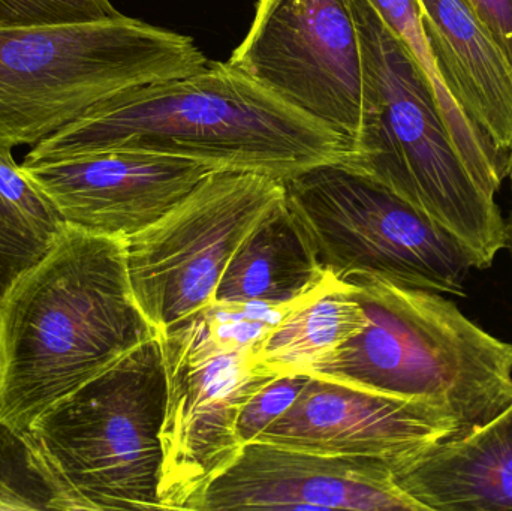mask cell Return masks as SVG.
Instances as JSON below:
<instances>
[{"instance_id":"1","label":"cell","mask_w":512,"mask_h":511,"mask_svg":"<svg viewBox=\"0 0 512 511\" xmlns=\"http://www.w3.org/2000/svg\"><path fill=\"white\" fill-rule=\"evenodd\" d=\"M105 152L174 156L283 182L345 161L349 150L339 135L230 62H209L96 105L35 144L23 164Z\"/></svg>"},{"instance_id":"2","label":"cell","mask_w":512,"mask_h":511,"mask_svg":"<svg viewBox=\"0 0 512 511\" xmlns=\"http://www.w3.org/2000/svg\"><path fill=\"white\" fill-rule=\"evenodd\" d=\"M156 336L132 294L125 240L66 227L0 305V420L30 431Z\"/></svg>"},{"instance_id":"3","label":"cell","mask_w":512,"mask_h":511,"mask_svg":"<svg viewBox=\"0 0 512 511\" xmlns=\"http://www.w3.org/2000/svg\"><path fill=\"white\" fill-rule=\"evenodd\" d=\"M360 35L363 99L360 131L346 164L453 234L478 270L505 249L496 197L460 158L435 96L408 48L369 0H351Z\"/></svg>"},{"instance_id":"4","label":"cell","mask_w":512,"mask_h":511,"mask_svg":"<svg viewBox=\"0 0 512 511\" xmlns=\"http://www.w3.org/2000/svg\"><path fill=\"white\" fill-rule=\"evenodd\" d=\"M367 324L307 374L447 411L457 435L512 402V344L466 317L445 294L373 276L345 278Z\"/></svg>"},{"instance_id":"5","label":"cell","mask_w":512,"mask_h":511,"mask_svg":"<svg viewBox=\"0 0 512 511\" xmlns=\"http://www.w3.org/2000/svg\"><path fill=\"white\" fill-rule=\"evenodd\" d=\"M207 63L191 36L123 14L0 27V144L35 146L120 93Z\"/></svg>"},{"instance_id":"6","label":"cell","mask_w":512,"mask_h":511,"mask_svg":"<svg viewBox=\"0 0 512 511\" xmlns=\"http://www.w3.org/2000/svg\"><path fill=\"white\" fill-rule=\"evenodd\" d=\"M165 405L156 336L48 408L29 432L81 510H162Z\"/></svg>"},{"instance_id":"7","label":"cell","mask_w":512,"mask_h":511,"mask_svg":"<svg viewBox=\"0 0 512 511\" xmlns=\"http://www.w3.org/2000/svg\"><path fill=\"white\" fill-rule=\"evenodd\" d=\"M286 204L327 272L463 297L468 249L429 216L345 161L283 180Z\"/></svg>"},{"instance_id":"8","label":"cell","mask_w":512,"mask_h":511,"mask_svg":"<svg viewBox=\"0 0 512 511\" xmlns=\"http://www.w3.org/2000/svg\"><path fill=\"white\" fill-rule=\"evenodd\" d=\"M283 198L282 180L215 170L164 218L125 240L132 294L156 332L215 300L234 252Z\"/></svg>"},{"instance_id":"9","label":"cell","mask_w":512,"mask_h":511,"mask_svg":"<svg viewBox=\"0 0 512 511\" xmlns=\"http://www.w3.org/2000/svg\"><path fill=\"white\" fill-rule=\"evenodd\" d=\"M228 62L339 135L351 152L363 99L351 0H259L251 29Z\"/></svg>"},{"instance_id":"10","label":"cell","mask_w":512,"mask_h":511,"mask_svg":"<svg viewBox=\"0 0 512 511\" xmlns=\"http://www.w3.org/2000/svg\"><path fill=\"white\" fill-rule=\"evenodd\" d=\"M167 405L162 425V510L197 511L207 488L239 458L237 420L252 393L279 375L248 353L198 354L173 332L159 333Z\"/></svg>"},{"instance_id":"11","label":"cell","mask_w":512,"mask_h":511,"mask_svg":"<svg viewBox=\"0 0 512 511\" xmlns=\"http://www.w3.org/2000/svg\"><path fill=\"white\" fill-rule=\"evenodd\" d=\"M423 511L393 480L391 465L267 441L245 444L237 461L207 488L197 511Z\"/></svg>"},{"instance_id":"12","label":"cell","mask_w":512,"mask_h":511,"mask_svg":"<svg viewBox=\"0 0 512 511\" xmlns=\"http://www.w3.org/2000/svg\"><path fill=\"white\" fill-rule=\"evenodd\" d=\"M66 225L128 240L164 218L215 171L174 156L105 152L24 165Z\"/></svg>"},{"instance_id":"13","label":"cell","mask_w":512,"mask_h":511,"mask_svg":"<svg viewBox=\"0 0 512 511\" xmlns=\"http://www.w3.org/2000/svg\"><path fill=\"white\" fill-rule=\"evenodd\" d=\"M454 435L456 420L429 402L310 375L297 401L256 441L393 465Z\"/></svg>"},{"instance_id":"14","label":"cell","mask_w":512,"mask_h":511,"mask_svg":"<svg viewBox=\"0 0 512 511\" xmlns=\"http://www.w3.org/2000/svg\"><path fill=\"white\" fill-rule=\"evenodd\" d=\"M423 511H512V402L484 425L391 465Z\"/></svg>"},{"instance_id":"15","label":"cell","mask_w":512,"mask_h":511,"mask_svg":"<svg viewBox=\"0 0 512 511\" xmlns=\"http://www.w3.org/2000/svg\"><path fill=\"white\" fill-rule=\"evenodd\" d=\"M448 89L496 150L512 149V63L466 0H417Z\"/></svg>"},{"instance_id":"16","label":"cell","mask_w":512,"mask_h":511,"mask_svg":"<svg viewBox=\"0 0 512 511\" xmlns=\"http://www.w3.org/2000/svg\"><path fill=\"white\" fill-rule=\"evenodd\" d=\"M321 266L286 198L234 252L216 288V302L289 303L321 284Z\"/></svg>"},{"instance_id":"17","label":"cell","mask_w":512,"mask_h":511,"mask_svg":"<svg viewBox=\"0 0 512 511\" xmlns=\"http://www.w3.org/2000/svg\"><path fill=\"white\" fill-rule=\"evenodd\" d=\"M366 312L355 287L327 272L279 326L256 347L252 360L274 375L309 372L364 329Z\"/></svg>"},{"instance_id":"18","label":"cell","mask_w":512,"mask_h":511,"mask_svg":"<svg viewBox=\"0 0 512 511\" xmlns=\"http://www.w3.org/2000/svg\"><path fill=\"white\" fill-rule=\"evenodd\" d=\"M420 66L460 158L478 185L496 197L507 179V159L490 143L448 89L427 41L417 0H369Z\"/></svg>"},{"instance_id":"19","label":"cell","mask_w":512,"mask_h":511,"mask_svg":"<svg viewBox=\"0 0 512 511\" xmlns=\"http://www.w3.org/2000/svg\"><path fill=\"white\" fill-rule=\"evenodd\" d=\"M300 299L289 303L213 300L197 314L167 330L194 353L209 356L248 351L254 353Z\"/></svg>"},{"instance_id":"20","label":"cell","mask_w":512,"mask_h":511,"mask_svg":"<svg viewBox=\"0 0 512 511\" xmlns=\"http://www.w3.org/2000/svg\"><path fill=\"white\" fill-rule=\"evenodd\" d=\"M81 511L29 431L0 420V511Z\"/></svg>"},{"instance_id":"21","label":"cell","mask_w":512,"mask_h":511,"mask_svg":"<svg viewBox=\"0 0 512 511\" xmlns=\"http://www.w3.org/2000/svg\"><path fill=\"white\" fill-rule=\"evenodd\" d=\"M56 240L0 198V305L18 279L47 254Z\"/></svg>"},{"instance_id":"22","label":"cell","mask_w":512,"mask_h":511,"mask_svg":"<svg viewBox=\"0 0 512 511\" xmlns=\"http://www.w3.org/2000/svg\"><path fill=\"white\" fill-rule=\"evenodd\" d=\"M119 15L110 0H0V27L90 23Z\"/></svg>"},{"instance_id":"23","label":"cell","mask_w":512,"mask_h":511,"mask_svg":"<svg viewBox=\"0 0 512 511\" xmlns=\"http://www.w3.org/2000/svg\"><path fill=\"white\" fill-rule=\"evenodd\" d=\"M11 149L0 144V198L42 233L57 239L68 227L65 219L53 201L15 162Z\"/></svg>"},{"instance_id":"24","label":"cell","mask_w":512,"mask_h":511,"mask_svg":"<svg viewBox=\"0 0 512 511\" xmlns=\"http://www.w3.org/2000/svg\"><path fill=\"white\" fill-rule=\"evenodd\" d=\"M309 380L310 374L306 372L279 375L252 393L251 398L243 404L237 420L240 441L249 444L258 440L259 435L297 401Z\"/></svg>"},{"instance_id":"25","label":"cell","mask_w":512,"mask_h":511,"mask_svg":"<svg viewBox=\"0 0 512 511\" xmlns=\"http://www.w3.org/2000/svg\"><path fill=\"white\" fill-rule=\"evenodd\" d=\"M512 63V0H466Z\"/></svg>"},{"instance_id":"26","label":"cell","mask_w":512,"mask_h":511,"mask_svg":"<svg viewBox=\"0 0 512 511\" xmlns=\"http://www.w3.org/2000/svg\"><path fill=\"white\" fill-rule=\"evenodd\" d=\"M505 231H507V243H505V249H507L508 254H510L512 263V206L510 215H508V218L505 219Z\"/></svg>"},{"instance_id":"27","label":"cell","mask_w":512,"mask_h":511,"mask_svg":"<svg viewBox=\"0 0 512 511\" xmlns=\"http://www.w3.org/2000/svg\"><path fill=\"white\" fill-rule=\"evenodd\" d=\"M505 174H507L508 182H510L511 195H512V149L508 153L507 164H505Z\"/></svg>"}]
</instances>
